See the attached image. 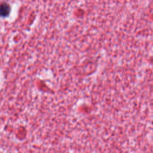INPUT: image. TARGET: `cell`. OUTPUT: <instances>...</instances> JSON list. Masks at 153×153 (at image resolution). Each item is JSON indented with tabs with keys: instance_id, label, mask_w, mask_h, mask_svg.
<instances>
[{
	"instance_id": "cell-1",
	"label": "cell",
	"mask_w": 153,
	"mask_h": 153,
	"mask_svg": "<svg viewBox=\"0 0 153 153\" xmlns=\"http://www.w3.org/2000/svg\"><path fill=\"white\" fill-rule=\"evenodd\" d=\"M10 11V6L7 4H2L0 5V16L6 17L9 14Z\"/></svg>"
}]
</instances>
